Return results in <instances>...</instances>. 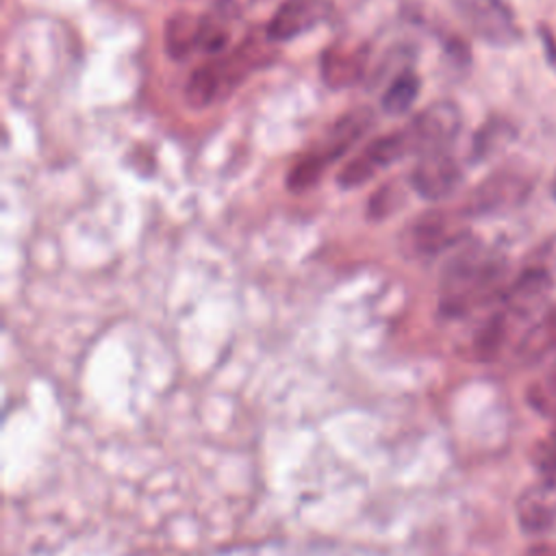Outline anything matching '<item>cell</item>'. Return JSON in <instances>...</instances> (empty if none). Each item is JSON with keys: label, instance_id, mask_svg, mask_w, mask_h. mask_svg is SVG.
I'll list each match as a JSON object with an SVG mask.
<instances>
[{"label": "cell", "instance_id": "obj_1", "mask_svg": "<svg viewBox=\"0 0 556 556\" xmlns=\"http://www.w3.org/2000/svg\"><path fill=\"white\" fill-rule=\"evenodd\" d=\"M506 261L482 245H469L456 252L441 274V311L458 317L495 295H504Z\"/></svg>", "mask_w": 556, "mask_h": 556}, {"label": "cell", "instance_id": "obj_2", "mask_svg": "<svg viewBox=\"0 0 556 556\" xmlns=\"http://www.w3.org/2000/svg\"><path fill=\"white\" fill-rule=\"evenodd\" d=\"M463 124L460 109L450 100H439L417 113L404 128H400L408 154H428L447 150Z\"/></svg>", "mask_w": 556, "mask_h": 556}, {"label": "cell", "instance_id": "obj_3", "mask_svg": "<svg viewBox=\"0 0 556 556\" xmlns=\"http://www.w3.org/2000/svg\"><path fill=\"white\" fill-rule=\"evenodd\" d=\"M532 193V180L519 169H497L489 174L467 198L465 213L471 215H495L521 206Z\"/></svg>", "mask_w": 556, "mask_h": 556}, {"label": "cell", "instance_id": "obj_4", "mask_svg": "<svg viewBox=\"0 0 556 556\" xmlns=\"http://www.w3.org/2000/svg\"><path fill=\"white\" fill-rule=\"evenodd\" d=\"M467 213L437 208L421 213L406 230V245L417 254H437L467 237Z\"/></svg>", "mask_w": 556, "mask_h": 556}, {"label": "cell", "instance_id": "obj_5", "mask_svg": "<svg viewBox=\"0 0 556 556\" xmlns=\"http://www.w3.org/2000/svg\"><path fill=\"white\" fill-rule=\"evenodd\" d=\"M552 274L543 265H530L521 269L508 285L502 295V308L513 319H532L543 313L552 295Z\"/></svg>", "mask_w": 556, "mask_h": 556}, {"label": "cell", "instance_id": "obj_6", "mask_svg": "<svg viewBox=\"0 0 556 556\" xmlns=\"http://www.w3.org/2000/svg\"><path fill=\"white\" fill-rule=\"evenodd\" d=\"M463 17L491 46H510L519 39V26L506 0H465Z\"/></svg>", "mask_w": 556, "mask_h": 556}, {"label": "cell", "instance_id": "obj_7", "mask_svg": "<svg viewBox=\"0 0 556 556\" xmlns=\"http://www.w3.org/2000/svg\"><path fill=\"white\" fill-rule=\"evenodd\" d=\"M463 182V169L447 150L421 154L410 172V187L426 200H445Z\"/></svg>", "mask_w": 556, "mask_h": 556}, {"label": "cell", "instance_id": "obj_8", "mask_svg": "<svg viewBox=\"0 0 556 556\" xmlns=\"http://www.w3.org/2000/svg\"><path fill=\"white\" fill-rule=\"evenodd\" d=\"M515 517L526 534L556 530V478L523 489L515 502Z\"/></svg>", "mask_w": 556, "mask_h": 556}, {"label": "cell", "instance_id": "obj_9", "mask_svg": "<svg viewBox=\"0 0 556 556\" xmlns=\"http://www.w3.org/2000/svg\"><path fill=\"white\" fill-rule=\"evenodd\" d=\"M326 13V0H282L265 24V35L271 43H285L319 24Z\"/></svg>", "mask_w": 556, "mask_h": 556}, {"label": "cell", "instance_id": "obj_10", "mask_svg": "<svg viewBox=\"0 0 556 556\" xmlns=\"http://www.w3.org/2000/svg\"><path fill=\"white\" fill-rule=\"evenodd\" d=\"M367 46H348V43H334L324 50L321 61H319V72L321 80L332 87V89H345L356 85L367 65Z\"/></svg>", "mask_w": 556, "mask_h": 556}, {"label": "cell", "instance_id": "obj_11", "mask_svg": "<svg viewBox=\"0 0 556 556\" xmlns=\"http://www.w3.org/2000/svg\"><path fill=\"white\" fill-rule=\"evenodd\" d=\"M374 122V115L369 109H354L345 115H341L326 132L324 141L315 148L319 154H324L330 163L339 159Z\"/></svg>", "mask_w": 556, "mask_h": 556}, {"label": "cell", "instance_id": "obj_12", "mask_svg": "<svg viewBox=\"0 0 556 556\" xmlns=\"http://www.w3.org/2000/svg\"><path fill=\"white\" fill-rule=\"evenodd\" d=\"M200 28L202 15L191 11H176L167 17L163 28V46L169 59L185 61L200 43Z\"/></svg>", "mask_w": 556, "mask_h": 556}, {"label": "cell", "instance_id": "obj_13", "mask_svg": "<svg viewBox=\"0 0 556 556\" xmlns=\"http://www.w3.org/2000/svg\"><path fill=\"white\" fill-rule=\"evenodd\" d=\"M549 352H556V302L539 315L517 343V354L523 361H539Z\"/></svg>", "mask_w": 556, "mask_h": 556}, {"label": "cell", "instance_id": "obj_14", "mask_svg": "<svg viewBox=\"0 0 556 556\" xmlns=\"http://www.w3.org/2000/svg\"><path fill=\"white\" fill-rule=\"evenodd\" d=\"M224 93V80L217 61L200 63L187 78L185 100L191 109H206Z\"/></svg>", "mask_w": 556, "mask_h": 556}, {"label": "cell", "instance_id": "obj_15", "mask_svg": "<svg viewBox=\"0 0 556 556\" xmlns=\"http://www.w3.org/2000/svg\"><path fill=\"white\" fill-rule=\"evenodd\" d=\"M510 321H515L504 308L493 313L484 324L476 330L471 339V350L478 361H493L502 352L508 332H510Z\"/></svg>", "mask_w": 556, "mask_h": 556}, {"label": "cell", "instance_id": "obj_16", "mask_svg": "<svg viewBox=\"0 0 556 556\" xmlns=\"http://www.w3.org/2000/svg\"><path fill=\"white\" fill-rule=\"evenodd\" d=\"M419 89H421V80L419 76L413 72V70H402L391 83L389 87L384 89L382 93V100H380V106L387 115H400V113H406L417 96H419Z\"/></svg>", "mask_w": 556, "mask_h": 556}, {"label": "cell", "instance_id": "obj_17", "mask_svg": "<svg viewBox=\"0 0 556 556\" xmlns=\"http://www.w3.org/2000/svg\"><path fill=\"white\" fill-rule=\"evenodd\" d=\"M328 165H330V161L324 154H319L317 150L304 152L291 165V169L287 174V189L293 193H304V191L313 189L319 182V178Z\"/></svg>", "mask_w": 556, "mask_h": 556}, {"label": "cell", "instance_id": "obj_18", "mask_svg": "<svg viewBox=\"0 0 556 556\" xmlns=\"http://www.w3.org/2000/svg\"><path fill=\"white\" fill-rule=\"evenodd\" d=\"M515 135V128L510 126V122L502 119V117H491L486 119L473 135V159H489L491 154L500 152Z\"/></svg>", "mask_w": 556, "mask_h": 556}, {"label": "cell", "instance_id": "obj_19", "mask_svg": "<svg viewBox=\"0 0 556 556\" xmlns=\"http://www.w3.org/2000/svg\"><path fill=\"white\" fill-rule=\"evenodd\" d=\"M526 400L539 415L556 419V358L528 384Z\"/></svg>", "mask_w": 556, "mask_h": 556}, {"label": "cell", "instance_id": "obj_20", "mask_svg": "<svg viewBox=\"0 0 556 556\" xmlns=\"http://www.w3.org/2000/svg\"><path fill=\"white\" fill-rule=\"evenodd\" d=\"M402 202H404V193L395 185V180H391L371 193L369 204H367V215L371 219H387L402 206Z\"/></svg>", "mask_w": 556, "mask_h": 556}, {"label": "cell", "instance_id": "obj_21", "mask_svg": "<svg viewBox=\"0 0 556 556\" xmlns=\"http://www.w3.org/2000/svg\"><path fill=\"white\" fill-rule=\"evenodd\" d=\"M376 169L378 167L363 152H358L337 172V185L341 189H356L363 182H367L376 174Z\"/></svg>", "mask_w": 556, "mask_h": 556}, {"label": "cell", "instance_id": "obj_22", "mask_svg": "<svg viewBox=\"0 0 556 556\" xmlns=\"http://www.w3.org/2000/svg\"><path fill=\"white\" fill-rule=\"evenodd\" d=\"M530 463L545 473V478H556V428L532 443Z\"/></svg>", "mask_w": 556, "mask_h": 556}, {"label": "cell", "instance_id": "obj_23", "mask_svg": "<svg viewBox=\"0 0 556 556\" xmlns=\"http://www.w3.org/2000/svg\"><path fill=\"white\" fill-rule=\"evenodd\" d=\"M539 37H541V46H543L545 59H547L549 67L554 70V74H556V37H554L552 30L545 28V26L539 28Z\"/></svg>", "mask_w": 556, "mask_h": 556}, {"label": "cell", "instance_id": "obj_24", "mask_svg": "<svg viewBox=\"0 0 556 556\" xmlns=\"http://www.w3.org/2000/svg\"><path fill=\"white\" fill-rule=\"evenodd\" d=\"M523 556H556V543H536L528 547Z\"/></svg>", "mask_w": 556, "mask_h": 556}, {"label": "cell", "instance_id": "obj_25", "mask_svg": "<svg viewBox=\"0 0 556 556\" xmlns=\"http://www.w3.org/2000/svg\"><path fill=\"white\" fill-rule=\"evenodd\" d=\"M549 193H552V198L556 200V172H554V176H552V185H549Z\"/></svg>", "mask_w": 556, "mask_h": 556}]
</instances>
